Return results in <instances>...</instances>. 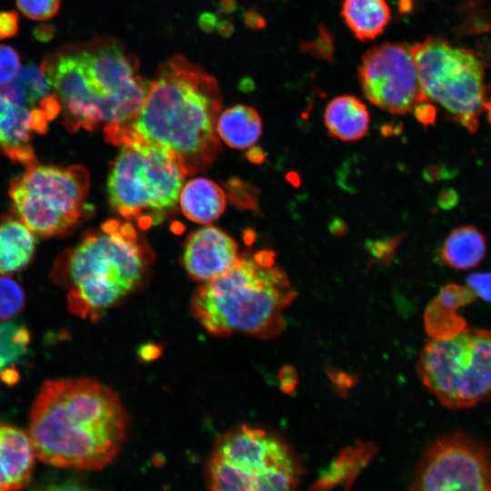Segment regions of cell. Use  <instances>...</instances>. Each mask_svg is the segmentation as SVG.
Masks as SVG:
<instances>
[{
	"label": "cell",
	"mask_w": 491,
	"mask_h": 491,
	"mask_svg": "<svg viewBox=\"0 0 491 491\" xmlns=\"http://www.w3.org/2000/svg\"><path fill=\"white\" fill-rule=\"evenodd\" d=\"M128 416L117 393L91 378L47 380L29 413L35 456L64 468L100 470L126 438Z\"/></svg>",
	"instance_id": "6da1fadb"
},
{
	"label": "cell",
	"mask_w": 491,
	"mask_h": 491,
	"mask_svg": "<svg viewBox=\"0 0 491 491\" xmlns=\"http://www.w3.org/2000/svg\"><path fill=\"white\" fill-rule=\"evenodd\" d=\"M222 99L216 80L183 55L160 66L138 114L121 135L165 146L189 175L208 167L218 151Z\"/></svg>",
	"instance_id": "7a4b0ae2"
},
{
	"label": "cell",
	"mask_w": 491,
	"mask_h": 491,
	"mask_svg": "<svg viewBox=\"0 0 491 491\" xmlns=\"http://www.w3.org/2000/svg\"><path fill=\"white\" fill-rule=\"evenodd\" d=\"M296 296L286 275L275 264V254L263 250L240 256L229 270L202 283L190 310L212 336L272 338L284 330L283 312Z\"/></svg>",
	"instance_id": "3957f363"
},
{
	"label": "cell",
	"mask_w": 491,
	"mask_h": 491,
	"mask_svg": "<svg viewBox=\"0 0 491 491\" xmlns=\"http://www.w3.org/2000/svg\"><path fill=\"white\" fill-rule=\"evenodd\" d=\"M151 259L130 224L109 220L61 255L54 273L69 311L96 321L141 286Z\"/></svg>",
	"instance_id": "277c9868"
},
{
	"label": "cell",
	"mask_w": 491,
	"mask_h": 491,
	"mask_svg": "<svg viewBox=\"0 0 491 491\" xmlns=\"http://www.w3.org/2000/svg\"><path fill=\"white\" fill-rule=\"evenodd\" d=\"M305 468L274 432L241 425L214 443L205 469L209 491H298Z\"/></svg>",
	"instance_id": "5b68a950"
},
{
	"label": "cell",
	"mask_w": 491,
	"mask_h": 491,
	"mask_svg": "<svg viewBox=\"0 0 491 491\" xmlns=\"http://www.w3.org/2000/svg\"><path fill=\"white\" fill-rule=\"evenodd\" d=\"M117 145L107 180L110 204L121 216L146 228L177 204L188 171L182 158L165 146L130 135Z\"/></svg>",
	"instance_id": "8992f818"
},
{
	"label": "cell",
	"mask_w": 491,
	"mask_h": 491,
	"mask_svg": "<svg viewBox=\"0 0 491 491\" xmlns=\"http://www.w3.org/2000/svg\"><path fill=\"white\" fill-rule=\"evenodd\" d=\"M416 369L446 407L464 409L491 400V330L466 327L451 338L433 339Z\"/></svg>",
	"instance_id": "52a82bcc"
},
{
	"label": "cell",
	"mask_w": 491,
	"mask_h": 491,
	"mask_svg": "<svg viewBox=\"0 0 491 491\" xmlns=\"http://www.w3.org/2000/svg\"><path fill=\"white\" fill-rule=\"evenodd\" d=\"M419 82L429 101L437 102L470 133L491 106L483 62L471 50L429 36L411 45Z\"/></svg>",
	"instance_id": "ba28073f"
},
{
	"label": "cell",
	"mask_w": 491,
	"mask_h": 491,
	"mask_svg": "<svg viewBox=\"0 0 491 491\" xmlns=\"http://www.w3.org/2000/svg\"><path fill=\"white\" fill-rule=\"evenodd\" d=\"M88 189L85 167L35 163L10 184L8 195L15 216L35 235L50 237L79 223Z\"/></svg>",
	"instance_id": "9c48e42d"
},
{
	"label": "cell",
	"mask_w": 491,
	"mask_h": 491,
	"mask_svg": "<svg viewBox=\"0 0 491 491\" xmlns=\"http://www.w3.org/2000/svg\"><path fill=\"white\" fill-rule=\"evenodd\" d=\"M76 52L98 127L116 145L142 107L151 82L138 75L136 59L115 42H95Z\"/></svg>",
	"instance_id": "30bf717a"
},
{
	"label": "cell",
	"mask_w": 491,
	"mask_h": 491,
	"mask_svg": "<svg viewBox=\"0 0 491 491\" xmlns=\"http://www.w3.org/2000/svg\"><path fill=\"white\" fill-rule=\"evenodd\" d=\"M407 491H491V449L463 431L433 441Z\"/></svg>",
	"instance_id": "8fae6325"
},
{
	"label": "cell",
	"mask_w": 491,
	"mask_h": 491,
	"mask_svg": "<svg viewBox=\"0 0 491 491\" xmlns=\"http://www.w3.org/2000/svg\"><path fill=\"white\" fill-rule=\"evenodd\" d=\"M358 79L366 99L391 114L406 115L429 102L406 44L386 42L369 48L359 64Z\"/></svg>",
	"instance_id": "7c38bea8"
},
{
	"label": "cell",
	"mask_w": 491,
	"mask_h": 491,
	"mask_svg": "<svg viewBox=\"0 0 491 491\" xmlns=\"http://www.w3.org/2000/svg\"><path fill=\"white\" fill-rule=\"evenodd\" d=\"M239 256L232 237L220 228L206 225L188 236L183 265L191 278L205 283L229 270Z\"/></svg>",
	"instance_id": "4fadbf2b"
},
{
	"label": "cell",
	"mask_w": 491,
	"mask_h": 491,
	"mask_svg": "<svg viewBox=\"0 0 491 491\" xmlns=\"http://www.w3.org/2000/svg\"><path fill=\"white\" fill-rule=\"evenodd\" d=\"M0 93L25 108L32 115L36 134H44L61 114V105L50 81L41 67L29 63Z\"/></svg>",
	"instance_id": "5bb4252c"
},
{
	"label": "cell",
	"mask_w": 491,
	"mask_h": 491,
	"mask_svg": "<svg viewBox=\"0 0 491 491\" xmlns=\"http://www.w3.org/2000/svg\"><path fill=\"white\" fill-rule=\"evenodd\" d=\"M35 454L28 433L0 422V491H19L29 482Z\"/></svg>",
	"instance_id": "9a60e30c"
},
{
	"label": "cell",
	"mask_w": 491,
	"mask_h": 491,
	"mask_svg": "<svg viewBox=\"0 0 491 491\" xmlns=\"http://www.w3.org/2000/svg\"><path fill=\"white\" fill-rule=\"evenodd\" d=\"M31 114L0 93V154L25 167L37 163Z\"/></svg>",
	"instance_id": "2e32d148"
},
{
	"label": "cell",
	"mask_w": 491,
	"mask_h": 491,
	"mask_svg": "<svg viewBox=\"0 0 491 491\" xmlns=\"http://www.w3.org/2000/svg\"><path fill=\"white\" fill-rule=\"evenodd\" d=\"M477 296L466 286L449 284L429 303L424 315L427 334L435 340L451 338L466 327V321L458 309L472 303Z\"/></svg>",
	"instance_id": "e0dca14e"
},
{
	"label": "cell",
	"mask_w": 491,
	"mask_h": 491,
	"mask_svg": "<svg viewBox=\"0 0 491 491\" xmlns=\"http://www.w3.org/2000/svg\"><path fill=\"white\" fill-rule=\"evenodd\" d=\"M35 234L15 215L0 220V276H9L28 266L36 248Z\"/></svg>",
	"instance_id": "ac0fdd59"
},
{
	"label": "cell",
	"mask_w": 491,
	"mask_h": 491,
	"mask_svg": "<svg viewBox=\"0 0 491 491\" xmlns=\"http://www.w3.org/2000/svg\"><path fill=\"white\" fill-rule=\"evenodd\" d=\"M178 202L183 214L191 221L208 225L225 208V194L214 181L196 177L184 184Z\"/></svg>",
	"instance_id": "d6986e66"
},
{
	"label": "cell",
	"mask_w": 491,
	"mask_h": 491,
	"mask_svg": "<svg viewBox=\"0 0 491 491\" xmlns=\"http://www.w3.org/2000/svg\"><path fill=\"white\" fill-rule=\"evenodd\" d=\"M324 121L330 135L345 142L364 137L370 117L366 105L354 95H339L326 105Z\"/></svg>",
	"instance_id": "ffe728a7"
},
{
	"label": "cell",
	"mask_w": 491,
	"mask_h": 491,
	"mask_svg": "<svg viewBox=\"0 0 491 491\" xmlns=\"http://www.w3.org/2000/svg\"><path fill=\"white\" fill-rule=\"evenodd\" d=\"M376 451L377 447L370 442L346 446L315 481L310 491H331L337 486L348 489Z\"/></svg>",
	"instance_id": "44dd1931"
},
{
	"label": "cell",
	"mask_w": 491,
	"mask_h": 491,
	"mask_svg": "<svg viewBox=\"0 0 491 491\" xmlns=\"http://www.w3.org/2000/svg\"><path fill=\"white\" fill-rule=\"evenodd\" d=\"M486 254V237L474 225H463L453 229L439 250L442 262L456 270L476 267L482 262Z\"/></svg>",
	"instance_id": "7402d4cb"
},
{
	"label": "cell",
	"mask_w": 491,
	"mask_h": 491,
	"mask_svg": "<svg viewBox=\"0 0 491 491\" xmlns=\"http://www.w3.org/2000/svg\"><path fill=\"white\" fill-rule=\"evenodd\" d=\"M341 15L350 31L361 41L376 38L391 19L386 0H344Z\"/></svg>",
	"instance_id": "603a6c76"
},
{
	"label": "cell",
	"mask_w": 491,
	"mask_h": 491,
	"mask_svg": "<svg viewBox=\"0 0 491 491\" xmlns=\"http://www.w3.org/2000/svg\"><path fill=\"white\" fill-rule=\"evenodd\" d=\"M216 132L227 145L245 149L255 145L262 134V121L257 112L247 105H235L220 113Z\"/></svg>",
	"instance_id": "cb8c5ba5"
},
{
	"label": "cell",
	"mask_w": 491,
	"mask_h": 491,
	"mask_svg": "<svg viewBox=\"0 0 491 491\" xmlns=\"http://www.w3.org/2000/svg\"><path fill=\"white\" fill-rule=\"evenodd\" d=\"M29 331L15 323H0V371L16 362L27 351Z\"/></svg>",
	"instance_id": "d4e9b609"
},
{
	"label": "cell",
	"mask_w": 491,
	"mask_h": 491,
	"mask_svg": "<svg viewBox=\"0 0 491 491\" xmlns=\"http://www.w3.org/2000/svg\"><path fill=\"white\" fill-rule=\"evenodd\" d=\"M25 301L22 286L10 276H0V321H9L17 316Z\"/></svg>",
	"instance_id": "484cf974"
},
{
	"label": "cell",
	"mask_w": 491,
	"mask_h": 491,
	"mask_svg": "<svg viewBox=\"0 0 491 491\" xmlns=\"http://www.w3.org/2000/svg\"><path fill=\"white\" fill-rule=\"evenodd\" d=\"M18 9L28 18L43 21L58 11L61 0H15Z\"/></svg>",
	"instance_id": "4316f807"
},
{
	"label": "cell",
	"mask_w": 491,
	"mask_h": 491,
	"mask_svg": "<svg viewBox=\"0 0 491 491\" xmlns=\"http://www.w3.org/2000/svg\"><path fill=\"white\" fill-rule=\"evenodd\" d=\"M21 60L18 53L11 46L0 45V87L9 85L18 75Z\"/></svg>",
	"instance_id": "83f0119b"
},
{
	"label": "cell",
	"mask_w": 491,
	"mask_h": 491,
	"mask_svg": "<svg viewBox=\"0 0 491 491\" xmlns=\"http://www.w3.org/2000/svg\"><path fill=\"white\" fill-rule=\"evenodd\" d=\"M466 286L477 297L491 303V272L469 275L466 278Z\"/></svg>",
	"instance_id": "f1b7e54d"
},
{
	"label": "cell",
	"mask_w": 491,
	"mask_h": 491,
	"mask_svg": "<svg viewBox=\"0 0 491 491\" xmlns=\"http://www.w3.org/2000/svg\"><path fill=\"white\" fill-rule=\"evenodd\" d=\"M30 491H89L74 479H49L34 486Z\"/></svg>",
	"instance_id": "f546056e"
},
{
	"label": "cell",
	"mask_w": 491,
	"mask_h": 491,
	"mask_svg": "<svg viewBox=\"0 0 491 491\" xmlns=\"http://www.w3.org/2000/svg\"><path fill=\"white\" fill-rule=\"evenodd\" d=\"M400 239L401 237L398 235L384 240L371 241L367 245V248L374 257L386 262L391 259Z\"/></svg>",
	"instance_id": "4dcf8cb0"
},
{
	"label": "cell",
	"mask_w": 491,
	"mask_h": 491,
	"mask_svg": "<svg viewBox=\"0 0 491 491\" xmlns=\"http://www.w3.org/2000/svg\"><path fill=\"white\" fill-rule=\"evenodd\" d=\"M19 18L15 12L0 13V40L15 36L18 31Z\"/></svg>",
	"instance_id": "1f68e13d"
},
{
	"label": "cell",
	"mask_w": 491,
	"mask_h": 491,
	"mask_svg": "<svg viewBox=\"0 0 491 491\" xmlns=\"http://www.w3.org/2000/svg\"><path fill=\"white\" fill-rule=\"evenodd\" d=\"M414 114L416 119L423 125H431L436 120V108L427 102L417 104L414 106Z\"/></svg>",
	"instance_id": "d6a6232c"
},
{
	"label": "cell",
	"mask_w": 491,
	"mask_h": 491,
	"mask_svg": "<svg viewBox=\"0 0 491 491\" xmlns=\"http://www.w3.org/2000/svg\"><path fill=\"white\" fill-rule=\"evenodd\" d=\"M424 177L428 180V181H435V180H438L442 177L445 176L446 174H447L446 172V169L437 165H430L428 167H426L425 170H424Z\"/></svg>",
	"instance_id": "836d02e7"
},
{
	"label": "cell",
	"mask_w": 491,
	"mask_h": 491,
	"mask_svg": "<svg viewBox=\"0 0 491 491\" xmlns=\"http://www.w3.org/2000/svg\"><path fill=\"white\" fill-rule=\"evenodd\" d=\"M456 195L452 190L443 191L438 197V203L443 208H450L456 203Z\"/></svg>",
	"instance_id": "e575fe53"
},
{
	"label": "cell",
	"mask_w": 491,
	"mask_h": 491,
	"mask_svg": "<svg viewBox=\"0 0 491 491\" xmlns=\"http://www.w3.org/2000/svg\"><path fill=\"white\" fill-rule=\"evenodd\" d=\"M217 25V19L213 14H203L199 18V25L205 31H212Z\"/></svg>",
	"instance_id": "d590c367"
},
{
	"label": "cell",
	"mask_w": 491,
	"mask_h": 491,
	"mask_svg": "<svg viewBox=\"0 0 491 491\" xmlns=\"http://www.w3.org/2000/svg\"><path fill=\"white\" fill-rule=\"evenodd\" d=\"M296 382V376L295 372L288 368L284 370L281 386H284L285 391L292 390L295 387Z\"/></svg>",
	"instance_id": "8d00e7d4"
},
{
	"label": "cell",
	"mask_w": 491,
	"mask_h": 491,
	"mask_svg": "<svg viewBox=\"0 0 491 491\" xmlns=\"http://www.w3.org/2000/svg\"><path fill=\"white\" fill-rule=\"evenodd\" d=\"M245 21L250 27H260L262 25V18L255 13H247Z\"/></svg>",
	"instance_id": "74e56055"
},
{
	"label": "cell",
	"mask_w": 491,
	"mask_h": 491,
	"mask_svg": "<svg viewBox=\"0 0 491 491\" xmlns=\"http://www.w3.org/2000/svg\"><path fill=\"white\" fill-rule=\"evenodd\" d=\"M249 159L255 163H260L263 161V153L260 148H253L248 155Z\"/></svg>",
	"instance_id": "f35d334b"
},
{
	"label": "cell",
	"mask_w": 491,
	"mask_h": 491,
	"mask_svg": "<svg viewBox=\"0 0 491 491\" xmlns=\"http://www.w3.org/2000/svg\"><path fill=\"white\" fill-rule=\"evenodd\" d=\"M217 29L223 35H229L233 31V26L227 22H222L217 25Z\"/></svg>",
	"instance_id": "ab89813d"
},
{
	"label": "cell",
	"mask_w": 491,
	"mask_h": 491,
	"mask_svg": "<svg viewBox=\"0 0 491 491\" xmlns=\"http://www.w3.org/2000/svg\"><path fill=\"white\" fill-rule=\"evenodd\" d=\"M222 8L225 12H232L235 9L234 0H222Z\"/></svg>",
	"instance_id": "60d3db41"
}]
</instances>
